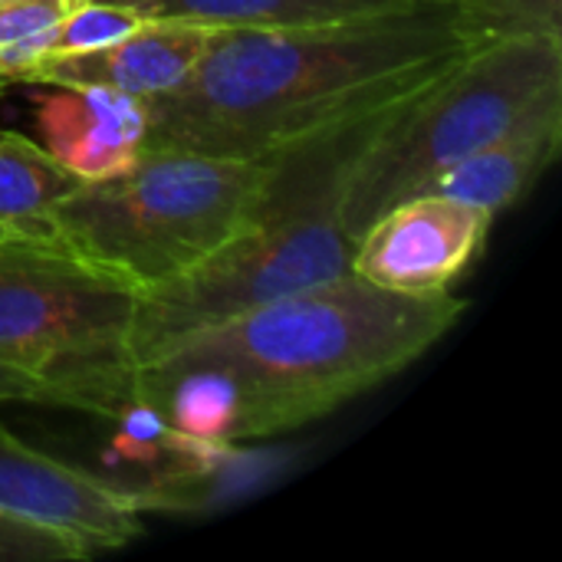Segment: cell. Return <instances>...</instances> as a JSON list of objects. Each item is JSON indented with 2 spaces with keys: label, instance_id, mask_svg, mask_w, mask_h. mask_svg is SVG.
Returning <instances> with one entry per match:
<instances>
[{
  "label": "cell",
  "instance_id": "6da1fadb",
  "mask_svg": "<svg viewBox=\"0 0 562 562\" xmlns=\"http://www.w3.org/2000/svg\"><path fill=\"white\" fill-rule=\"evenodd\" d=\"M464 306L395 293L352 270L207 326L132 372V395L194 445L300 428L428 352Z\"/></svg>",
  "mask_w": 562,
  "mask_h": 562
},
{
  "label": "cell",
  "instance_id": "7a4b0ae2",
  "mask_svg": "<svg viewBox=\"0 0 562 562\" xmlns=\"http://www.w3.org/2000/svg\"><path fill=\"white\" fill-rule=\"evenodd\" d=\"M464 53L445 0L316 26H214L184 82L142 99L145 148L260 158L316 125L422 89Z\"/></svg>",
  "mask_w": 562,
  "mask_h": 562
},
{
  "label": "cell",
  "instance_id": "3957f363",
  "mask_svg": "<svg viewBox=\"0 0 562 562\" xmlns=\"http://www.w3.org/2000/svg\"><path fill=\"white\" fill-rule=\"evenodd\" d=\"M415 92L339 115L260 155L263 175L244 227L181 277L138 290L128 329L132 372L250 306L349 273L356 247L342 224L349 175Z\"/></svg>",
  "mask_w": 562,
  "mask_h": 562
},
{
  "label": "cell",
  "instance_id": "277c9868",
  "mask_svg": "<svg viewBox=\"0 0 562 562\" xmlns=\"http://www.w3.org/2000/svg\"><path fill=\"white\" fill-rule=\"evenodd\" d=\"M263 158L142 148L119 175L82 181L49 211V237L135 290L181 277L247 221Z\"/></svg>",
  "mask_w": 562,
  "mask_h": 562
},
{
  "label": "cell",
  "instance_id": "5b68a950",
  "mask_svg": "<svg viewBox=\"0 0 562 562\" xmlns=\"http://www.w3.org/2000/svg\"><path fill=\"white\" fill-rule=\"evenodd\" d=\"M138 290L56 237L0 234V366L56 405L115 418L132 395L128 329Z\"/></svg>",
  "mask_w": 562,
  "mask_h": 562
},
{
  "label": "cell",
  "instance_id": "8992f818",
  "mask_svg": "<svg viewBox=\"0 0 562 562\" xmlns=\"http://www.w3.org/2000/svg\"><path fill=\"white\" fill-rule=\"evenodd\" d=\"M560 92L562 40H507L468 49L422 86L359 155L342 194L349 237L356 240L389 207L422 194L445 168L491 145Z\"/></svg>",
  "mask_w": 562,
  "mask_h": 562
},
{
  "label": "cell",
  "instance_id": "52a82bcc",
  "mask_svg": "<svg viewBox=\"0 0 562 562\" xmlns=\"http://www.w3.org/2000/svg\"><path fill=\"white\" fill-rule=\"evenodd\" d=\"M494 214L422 191L375 217L352 247L349 270L395 293H435L474 260Z\"/></svg>",
  "mask_w": 562,
  "mask_h": 562
},
{
  "label": "cell",
  "instance_id": "ba28073f",
  "mask_svg": "<svg viewBox=\"0 0 562 562\" xmlns=\"http://www.w3.org/2000/svg\"><path fill=\"white\" fill-rule=\"evenodd\" d=\"M0 510L76 537L92 557L142 533L138 504L105 477L56 461L0 425Z\"/></svg>",
  "mask_w": 562,
  "mask_h": 562
},
{
  "label": "cell",
  "instance_id": "9c48e42d",
  "mask_svg": "<svg viewBox=\"0 0 562 562\" xmlns=\"http://www.w3.org/2000/svg\"><path fill=\"white\" fill-rule=\"evenodd\" d=\"M214 26L191 20H142L122 40L86 49L56 53L43 59L26 82L40 86H95L151 99L171 92L198 66Z\"/></svg>",
  "mask_w": 562,
  "mask_h": 562
},
{
  "label": "cell",
  "instance_id": "30bf717a",
  "mask_svg": "<svg viewBox=\"0 0 562 562\" xmlns=\"http://www.w3.org/2000/svg\"><path fill=\"white\" fill-rule=\"evenodd\" d=\"M43 148L82 181L128 168L145 148V102L95 86H49L40 99Z\"/></svg>",
  "mask_w": 562,
  "mask_h": 562
},
{
  "label": "cell",
  "instance_id": "8fae6325",
  "mask_svg": "<svg viewBox=\"0 0 562 562\" xmlns=\"http://www.w3.org/2000/svg\"><path fill=\"white\" fill-rule=\"evenodd\" d=\"M562 92L533 105L501 138L445 168L425 191L474 204L487 214L510 207L560 155Z\"/></svg>",
  "mask_w": 562,
  "mask_h": 562
},
{
  "label": "cell",
  "instance_id": "7c38bea8",
  "mask_svg": "<svg viewBox=\"0 0 562 562\" xmlns=\"http://www.w3.org/2000/svg\"><path fill=\"white\" fill-rule=\"evenodd\" d=\"M142 20H191L204 26H316L379 13L408 0H99Z\"/></svg>",
  "mask_w": 562,
  "mask_h": 562
},
{
  "label": "cell",
  "instance_id": "4fadbf2b",
  "mask_svg": "<svg viewBox=\"0 0 562 562\" xmlns=\"http://www.w3.org/2000/svg\"><path fill=\"white\" fill-rule=\"evenodd\" d=\"M82 184L49 148L0 128V227L49 237V211Z\"/></svg>",
  "mask_w": 562,
  "mask_h": 562
},
{
  "label": "cell",
  "instance_id": "5bb4252c",
  "mask_svg": "<svg viewBox=\"0 0 562 562\" xmlns=\"http://www.w3.org/2000/svg\"><path fill=\"white\" fill-rule=\"evenodd\" d=\"M451 30L468 46L562 40V0H451Z\"/></svg>",
  "mask_w": 562,
  "mask_h": 562
},
{
  "label": "cell",
  "instance_id": "9a60e30c",
  "mask_svg": "<svg viewBox=\"0 0 562 562\" xmlns=\"http://www.w3.org/2000/svg\"><path fill=\"white\" fill-rule=\"evenodd\" d=\"M138 23H142V16L125 10V7L99 3V0H82V3H76L56 23L53 53L49 56H56V53H86V49L109 46V43L122 40L125 33H132Z\"/></svg>",
  "mask_w": 562,
  "mask_h": 562
},
{
  "label": "cell",
  "instance_id": "2e32d148",
  "mask_svg": "<svg viewBox=\"0 0 562 562\" xmlns=\"http://www.w3.org/2000/svg\"><path fill=\"white\" fill-rule=\"evenodd\" d=\"M92 557L76 537L0 510V562H63Z\"/></svg>",
  "mask_w": 562,
  "mask_h": 562
},
{
  "label": "cell",
  "instance_id": "e0dca14e",
  "mask_svg": "<svg viewBox=\"0 0 562 562\" xmlns=\"http://www.w3.org/2000/svg\"><path fill=\"white\" fill-rule=\"evenodd\" d=\"M82 0H0V43L49 33Z\"/></svg>",
  "mask_w": 562,
  "mask_h": 562
},
{
  "label": "cell",
  "instance_id": "ac0fdd59",
  "mask_svg": "<svg viewBox=\"0 0 562 562\" xmlns=\"http://www.w3.org/2000/svg\"><path fill=\"white\" fill-rule=\"evenodd\" d=\"M7 402L56 405V392H53L46 382H40V379L26 375V372H20V369L0 366V405H7Z\"/></svg>",
  "mask_w": 562,
  "mask_h": 562
},
{
  "label": "cell",
  "instance_id": "d6986e66",
  "mask_svg": "<svg viewBox=\"0 0 562 562\" xmlns=\"http://www.w3.org/2000/svg\"><path fill=\"white\" fill-rule=\"evenodd\" d=\"M0 234H10V231H7V227H0Z\"/></svg>",
  "mask_w": 562,
  "mask_h": 562
},
{
  "label": "cell",
  "instance_id": "ffe728a7",
  "mask_svg": "<svg viewBox=\"0 0 562 562\" xmlns=\"http://www.w3.org/2000/svg\"><path fill=\"white\" fill-rule=\"evenodd\" d=\"M445 3H451V0H445Z\"/></svg>",
  "mask_w": 562,
  "mask_h": 562
},
{
  "label": "cell",
  "instance_id": "44dd1931",
  "mask_svg": "<svg viewBox=\"0 0 562 562\" xmlns=\"http://www.w3.org/2000/svg\"><path fill=\"white\" fill-rule=\"evenodd\" d=\"M0 89H3V82H0Z\"/></svg>",
  "mask_w": 562,
  "mask_h": 562
}]
</instances>
